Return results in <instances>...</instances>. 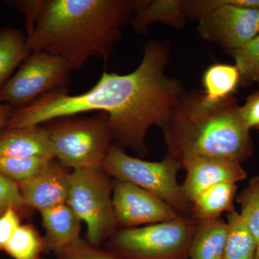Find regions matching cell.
Segmentation results:
<instances>
[{
    "mask_svg": "<svg viewBox=\"0 0 259 259\" xmlns=\"http://www.w3.org/2000/svg\"><path fill=\"white\" fill-rule=\"evenodd\" d=\"M187 18L183 1H141L131 23L137 33L145 34L148 25L153 22H163L180 28L185 26Z\"/></svg>",
    "mask_w": 259,
    "mask_h": 259,
    "instance_id": "cell-16",
    "label": "cell"
},
{
    "mask_svg": "<svg viewBox=\"0 0 259 259\" xmlns=\"http://www.w3.org/2000/svg\"><path fill=\"white\" fill-rule=\"evenodd\" d=\"M11 207L18 210L25 205L18 185L0 175V215Z\"/></svg>",
    "mask_w": 259,
    "mask_h": 259,
    "instance_id": "cell-26",
    "label": "cell"
},
{
    "mask_svg": "<svg viewBox=\"0 0 259 259\" xmlns=\"http://www.w3.org/2000/svg\"><path fill=\"white\" fill-rule=\"evenodd\" d=\"M141 1L41 0L33 30L27 36L30 52L59 56L72 70L91 58L107 60L122 37Z\"/></svg>",
    "mask_w": 259,
    "mask_h": 259,
    "instance_id": "cell-2",
    "label": "cell"
},
{
    "mask_svg": "<svg viewBox=\"0 0 259 259\" xmlns=\"http://www.w3.org/2000/svg\"><path fill=\"white\" fill-rule=\"evenodd\" d=\"M71 71L60 56L32 52L0 89V102L11 106L29 105L46 94L65 89Z\"/></svg>",
    "mask_w": 259,
    "mask_h": 259,
    "instance_id": "cell-9",
    "label": "cell"
},
{
    "mask_svg": "<svg viewBox=\"0 0 259 259\" xmlns=\"http://www.w3.org/2000/svg\"><path fill=\"white\" fill-rule=\"evenodd\" d=\"M69 175L66 167L52 160L36 176L18 184L24 204L40 212L66 204Z\"/></svg>",
    "mask_w": 259,
    "mask_h": 259,
    "instance_id": "cell-12",
    "label": "cell"
},
{
    "mask_svg": "<svg viewBox=\"0 0 259 259\" xmlns=\"http://www.w3.org/2000/svg\"><path fill=\"white\" fill-rule=\"evenodd\" d=\"M27 37L13 28L0 30V89L11 78L19 65L32 54L26 46Z\"/></svg>",
    "mask_w": 259,
    "mask_h": 259,
    "instance_id": "cell-18",
    "label": "cell"
},
{
    "mask_svg": "<svg viewBox=\"0 0 259 259\" xmlns=\"http://www.w3.org/2000/svg\"><path fill=\"white\" fill-rule=\"evenodd\" d=\"M248 6L259 9V0H248Z\"/></svg>",
    "mask_w": 259,
    "mask_h": 259,
    "instance_id": "cell-31",
    "label": "cell"
},
{
    "mask_svg": "<svg viewBox=\"0 0 259 259\" xmlns=\"http://www.w3.org/2000/svg\"><path fill=\"white\" fill-rule=\"evenodd\" d=\"M40 4H41V0H37V1H28V0L22 1L21 0V1L15 2L17 9L25 15V19H26L25 25H26L28 36L32 33L35 27L39 10H40Z\"/></svg>",
    "mask_w": 259,
    "mask_h": 259,
    "instance_id": "cell-29",
    "label": "cell"
},
{
    "mask_svg": "<svg viewBox=\"0 0 259 259\" xmlns=\"http://www.w3.org/2000/svg\"><path fill=\"white\" fill-rule=\"evenodd\" d=\"M49 126L56 159L73 169L102 168L114 140L108 115L98 112L93 117H61Z\"/></svg>",
    "mask_w": 259,
    "mask_h": 259,
    "instance_id": "cell-4",
    "label": "cell"
},
{
    "mask_svg": "<svg viewBox=\"0 0 259 259\" xmlns=\"http://www.w3.org/2000/svg\"><path fill=\"white\" fill-rule=\"evenodd\" d=\"M182 166L186 177L181 186L190 204L201 192L213 185L223 182L236 184L247 177L241 163L226 158L194 157L186 160Z\"/></svg>",
    "mask_w": 259,
    "mask_h": 259,
    "instance_id": "cell-11",
    "label": "cell"
},
{
    "mask_svg": "<svg viewBox=\"0 0 259 259\" xmlns=\"http://www.w3.org/2000/svg\"><path fill=\"white\" fill-rule=\"evenodd\" d=\"M229 235L223 259H256L258 244L239 212L228 214Z\"/></svg>",
    "mask_w": 259,
    "mask_h": 259,
    "instance_id": "cell-20",
    "label": "cell"
},
{
    "mask_svg": "<svg viewBox=\"0 0 259 259\" xmlns=\"http://www.w3.org/2000/svg\"><path fill=\"white\" fill-rule=\"evenodd\" d=\"M228 235V223L221 218L197 222L190 259H223Z\"/></svg>",
    "mask_w": 259,
    "mask_h": 259,
    "instance_id": "cell-15",
    "label": "cell"
},
{
    "mask_svg": "<svg viewBox=\"0 0 259 259\" xmlns=\"http://www.w3.org/2000/svg\"><path fill=\"white\" fill-rule=\"evenodd\" d=\"M45 229L44 253H54L80 238L81 221L67 204L40 212Z\"/></svg>",
    "mask_w": 259,
    "mask_h": 259,
    "instance_id": "cell-14",
    "label": "cell"
},
{
    "mask_svg": "<svg viewBox=\"0 0 259 259\" xmlns=\"http://www.w3.org/2000/svg\"><path fill=\"white\" fill-rule=\"evenodd\" d=\"M240 115L248 129H259V93L252 95L244 105L239 107Z\"/></svg>",
    "mask_w": 259,
    "mask_h": 259,
    "instance_id": "cell-28",
    "label": "cell"
},
{
    "mask_svg": "<svg viewBox=\"0 0 259 259\" xmlns=\"http://www.w3.org/2000/svg\"><path fill=\"white\" fill-rule=\"evenodd\" d=\"M0 155L56 159L49 130L40 125L2 130Z\"/></svg>",
    "mask_w": 259,
    "mask_h": 259,
    "instance_id": "cell-13",
    "label": "cell"
},
{
    "mask_svg": "<svg viewBox=\"0 0 259 259\" xmlns=\"http://www.w3.org/2000/svg\"><path fill=\"white\" fill-rule=\"evenodd\" d=\"M197 221L180 215L171 221L115 233L110 251L125 259H190Z\"/></svg>",
    "mask_w": 259,
    "mask_h": 259,
    "instance_id": "cell-5",
    "label": "cell"
},
{
    "mask_svg": "<svg viewBox=\"0 0 259 259\" xmlns=\"http://www.w3.org/2000/svg\"><path fill=\"white\" fill-rule=\"evenodd\" d=\"M56 259H125L81 238L55 252Z\"/></svg>",
    "mask_w": 259,
    "mask_h": 259,
    "instance_id": "cell-25",
    "label": "cell"
},
{
    "mask_svg": "<svg viewBox=\"0 0 259 259\" xmlns=\"http://www.w3.org/2000/svg\"><path fill=\"white\" fill-rule=\"evenodd\" d=\"M100 167L70 172L66 204L88 226V241L101 245L115 233L116 221L112 192L113 186Z\"/></svg>",
    "mask_w": 259,
    "mask_h": 259,
    "instance_id": "cell-8",
    "label": "cell"
},
{
    "mask_svg": "<svg viewBox=\"0 0 259 259\" xmlns=\"http://www.w3.org/2000/svg\"><path fill=\"white\" fill-rule=\"evenodd\" d=\"M187 18L199 21L202 39L214 42L231 54L259 34V9L236 0H185Z\"/></svg>",
    "mask_w": 259,
    "mask_h": 259,
    "instance_id": "cell-6",
    "label": "cell"
},
{
    "mask_svg": "<svg viewBox=\"0 0 259 259\" xmlns=\"http://www.w3.org/2000/svg\"><path fill=\"white\" fill-rule=\"evenodd\" d=\"M38 259H45V258H41V257H40V258H39Z\"/></svg>",
    "mask_w": 259,
    "mask_h": 259,
    "instance_id": "cell-33",
    "label": "cell"
},
{
    "mask_svg": "<svg viewBox=\"0 0 259 259\" xmlns=\"http://www.w3.org/2000/svg\"><path fill=\"white\" fill-rule=\"evenodd\" d=\"M256 259H259V245L258 246V250H257Z\"/></svg>",
    "mask_w": 259,
    "mask_h": 259,
    "instance_id": "cell-32",
    "label": "cell"
},
{
    "mask_svg": "<svg viewBox=\"0 0 259 259\" xmlns=\"http://www.w3.org/2000/svg\"><path fill=\"white\" fill-rule=\"evenodd\" d=\"M239 107L231 96L209 104L203 94L184 93L159 126L166 156L181 165L194 157L226 158L241 163L248 159L253 154V143Z\"/></svg>",
    "mask_w": 259,
    "mask_h": 259,
    "instance_id": "cell-3",
    "label": "cell"
},
{
    "mask_svg": "<svg viewBox=\"0 0 259 259\" xmlns=\"http://www.w3.org/2000/svg\"><path fill=\"white\" fill-rule=\"evenodd\" d=\"M241 206V214L259 245V177L252 179L248 186L237 197Z\"/></svg>",
    "mask_w": 259,
    "mask_h": 259,
    "instance_id": "cell-23",
    "label": "cell"
},
{
    "mask_svg": "<svg viewBox=\"0 0 259 259\" xmlns=\"http://www.w3.org/2000/svg\"><path fill=\"white\" fill-rule=\"evenodd\" d=\"M240 74L236 66L214 64L209 66L203 75V99L207 103H216L231 97L236 90Z\"/></svg>",
    "mask_w": 259,
    "mask_h": 259,
    "instance_id": "cell-19",
    "label": "cell"
},
{
    "mask_svg": "<svg viewBox=\"0 0 259 259\" xmlns=\"http://www.w3.org/2000/svg\"><path fill=\"white\" fill-rule=\"evenodd\" d=\"M51 161L44 158L0 155V175L18 185L36 176Z\"/></svg>",
    "mask_w": 259,
    "mask_h": 259,
    "instance_id": "cell-22",
    "label": "cell"
},
{
    "mask_svg": "<svg viewBox=\"0 0 259 259\" xmlns=\"http://www.w3.org/2000/svg\"><path fill=\"white\" fill-rule=\"evenodd\" d=\"M112 192L116 221L127 228L171 221L180 215L157 196L134 184L117 181Z\"/></svg>",
    "mask_w": 259,
    "mask_h": 259,
    "instance_id": "cell-10",
    "label": "cell"
},
{
    "mask_svg": "<svg viewBox=\"0 0 259 259\" xmlns=\"http://www.w3.org/2000/svg\"><path fill=\"white\" fill-rule=\"evenodd\" d=\"M102 168L117 181L134 184L157 196L180 215L190 216L191 204L177 181L182 165L175 158L166 156L159 162L145 161L111 145Z\"/></svg>",
    "mask_w": 259,
    "mask_h": 259,
    "instance_id": "cell-7",
    "label": "cell"
},
{
    "mask_svg": "<svg viewBox=\"0 0 259 259\" xmlns=\"http://www.w3.org/2000/svg\"><path fill=\"white\" fill-rule=\"evenodd\" d=\"M12 113V106L0 102V131L5 128Z\"/></svg>",
    "mask_w": 259,
    "mask_h": 259,
    "instance_id": "cell-30",
    "label": "cell"
},
{
    "mask_svg": "<svg viewBox=\"0 0 259 259\" xmlns=\"http://www.w3.org/2000/svg\"><path fill=\"white\" fill-rule=\"evenodd\" d=\"M169 58L166 42H148L139 67L130 74L104 71L96 84L81 95H69L65 89L46 94L13 112L5 127L39 125L83 112H105L114 139L145 156L148 130L161 125L185 93L180 80L165 74Z\"/></svg>",
    "mask_w": 259,
    "mask_h": 259,
    "instance_id": "cell-1",
    "label": "cell"
},
{
    "mask_svg": "<svg viewBox=\"0 0 259 259\" xmlns=\"http://www.w3.org/2000/svg\"><path fill=\"white\" fill-rule=\"evenodd\" d=\"M236 184L223 182L201 192L191 203V217L197 222L218 219L222 213L235 210Z\"/></svg>",
    "mask_w": 259,
    "mask_h": 259,
    "instance_id": "cell-17",
    "label": "cell"
},
{
    "mask_svg": "<svg viewBox=\"0 0 259 259\" xmlns=\"http://www.w3.org/2000/svg\"><path fill=\"white\" fill-rule=\"evenodd\" d=\"M231 55L236 60L240 79L245 83H259V34Z\"/></svg>",
    "mask_w": 259,
    "mask_h": 259,
    "instance_id": "cell-24",
    "label": "cell"
},
{
    "mask_svg": "<svg viewBox=\"0 0 259 259\" xmlns=\"http://www.w3.org/2000/svg\"><path fill=\"white\" fill-rule=\"evenodd\" d=\"M4 251L13 259H38L44 253V238L31 225H20Z\"/></svg>",
    "mask_w": 259,
    "mask_h": 259,
    "instance_id": "cell-21",
    "label": "cell"
},
{
    "mask_svg": "<svg viewBox=\"0 0 259 259\" xmlns=\"http://www.w3.org/2000/svg\"><path fill=\"white\" fill-rule=\"evenodd\" d=\"M20 225L18 209L15 207H10L0 215V250L4 251L7 243Z\"/></svg>",
    "mask_w": 259,
    "mask_h": 259,
    "instance_id": "cell-27",
    "label": "cell"
}]
</instances>
